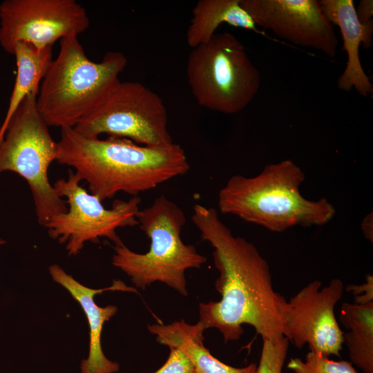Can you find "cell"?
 <instances>
[{
	"label": "cell",
	"instance_id": "obj_1",
	"mask_svg": "<svg viewBox=\"0 0 373 373\" xmlns=\"http://www.w3.org/2000/svg\"><path fill=\"white\" fill-rule=\"evenodd\" d=\"M193 209L191 219L202 240L213 248L219 272L215 287L221 296L219 301L200 304L198 323L204 330L217 328L225 343L240 338L244 324L262 339L285 337L287 301L274 289L267 260L253 243L232 233L216 209L200 204Z\"/></svg>",
	"mask_w": 373,
	"mask_h": 373
},
{
	"label": "cell",
	"instance_id": "obj_2",
	"mask_svg": "<svg viewBox=\"0 0 373 373\" xmlns=\"http://www.w3.org/2000/svg\"><path fill=\"white\" fill-rule=\"evenodd\" d=\"M55 161L73 168L101 201L119 192L137 196L190 169L179 144L151 146L117 137L89 138L73 128H61Z\"/></svg>",
	"mask_w": 373,
	"mask_h": 373
},
{
	"label": "cell",
	"instance_id": "obj_3",
	"mask_svg": "<svg viewBox=\"0 0 373 373\" xmlns=\"http://www.w3.org/2000/svg\"><path fill=\"white\" fill-rule=\"evenodd\" d=\"M305 179L291 160L268 164L254 177L234 175L219 191V210L272 232L325 225L334 217L335 207L325 198H305L300 189Z\"/></svg>",
	"mask_w": 373,
	"mask_h": 373
},
{
	"label": "cell",
	"instance_id": "obj_4",
	"mask_svg": "<svg viewBox=\"0 0 373 373\" xmlns=\"http://www.w3.org/2000/svg\"><path fill=\"white\" fill-rule=\"evenodd\" d=\"M37 96L38 109L48 126L73 128L119 80L127 64L120 52H108L100 62L86 56L77 35L59 40Z\"/></svg>",
	"mask_w": 373,
	"mask_h": 373
},
{
	"label": "cell",
	"instance_id": "obj_5",
	"mask_svg": "<svg viewBox=\"0 0 373 373\" xmlns=\"http://www.w3.org/2000/svg\"><path fill=\"white\" fill-rule=\"evenodd\" d=\"M137 218L140 229L151 240L149 250L138 254L123 242L115 245L113 265L126 274L137 288L145 289L153 283L161 282L186 296L185 271L200 268L207 258L182 240L180 233L186 223L183 211L160 195L140 210Z\"/></svg>",
	"mask_w": 373,
	"mask_h": 373
},
{
	"label": "cell",
	"instance_id": "obj_6",
	"mask_svg": "<svg viewBox=\"0 0 373 373\" xmlns=\"http://www.w3.org/2000/svg\"><path fill=\"white\" fill-rule=\"evenodd\" d=\"M191 91L197 102L209 110L234 114L254 98L260 75L244 46L233 34H215L192 48L186 62Z\"/></svg>",
	"mask_w": 373,
	"mask_h": 373
},
{
	"label": "cell",
	"instance_id": "obj_7",
	"mask_svg": "<svg viewBox=\"0 0 373 373\" xmlns=\"http://www.w3.org/2000/svg\"><path fill=\"white\" fill-rule=\"evenodd\" d=\"M37 96L28 95L8 124L0 142V174L12 171L28 182L37 221L44 226L52 216L67 212L68 207L49 181L57 142L38 109Z\"/></svg>",
	"mask_w": 373,
	"mask_h": 373
},
{
	"label": "cell",
	"instance_id": "obj_8",
	"mask_svg": "<svg viewBox=\"0 0 373 373\" xmlns=\"http://www.w3.org/2000/svg\"><path fill=\"white\" fill-rule=\"evenodd\" d=\"M167 122L166 108L157 93L139 82L119 80L73 128L86 137L105 133L159 146L173 143Z\"/></svg>",
	"mask_w": 373,
	"mask_h": 373
},
{
	"label": "cell",
	"instance_id": "obj_9",
	"mask_svg": "<svg viewBox=\"0 0 373 373\" xmlns=\"http://www.w3.org/2000/svg\"><path fill=\"white\" fill-rule=\"evenodd\" d=\"M81 181L69 170L66 179L55 182L53 186L59 196L66 198L68 211L52 216L44 226L51 238L66 243L69 256H76L86 242L97 243L102 237L118 245L122 242L116 232L118 228L138 225L141 202L138 196L128 200H115L108 209L81 186Z\"/></svg>",
	"mask_w": 373,
	"mask_h": 373
},
{
	"label": "cell",
	"instance_id": "obj_10",
	"mask_svg": "<svg viewBox=\"0 0 373 373\" xmlns=\"http://www.w3.org/2000/svg\"><path fill=\"white\" fill-rule=\"evenodd\" d=\"M86 8L75 0H4L0 3V46L12 55L17 43L52 47L62 38L85 32Z\"/></svg>",
	"mask_w": 373,
	"mask_h": 373
},
{
	"label": "cell",
	"instance_id": "obj_11",
	"mask_svg": "<svg viewBox=\"0 0 373 373\" xmlns=\"http://www.w3.org/2000/svg\"><path fill=\"white\" fill-rule=\"evenodd\" d=\"M313 280L287 301L285 314V337L301 349L307 344L309 351L329 357L339 356L344 343L343 332L334 313L345 286L338 279L321 287Z\"/></svg>",
	"mask_w": 373,
	"mask_h": 373
},
{
	"label": "cell",
	"instance_id": "obj_12",
	"mask_svg": "<svg viewBox=\"0 0 373 373\" xmlns=\"http://www.w3.org/2000/svg\"><path fill=\"white\" fill-rule=\"evenodd\" d=\"M256 25L303 47L336 55L338 41L333 25L316 0H240Z\"/></svg>",
	"mask_w": 373,
	"mask_h": 373
},
{
	"label": "cell",
	"instance_id": "obj_13",
	"mask_svg": "<svg viewBox=\"0 0 373 373\" xmlns=\"http://www.w3.org/2000/svg\"><path fill=\"white\" fill-rule=\"evenodd\" d=\"M52 280L64 287L82 307L90 329L89 354L82 361V373H113L119 369L116 362L108 359L102 349L101 335L104 324L117 312V307L110 305L99 307L94 301L95 295L106 291H122L137 293L135 288L126 285L120 280H114L113 285L103 289H93L83 285L60 266L54 264L48 267Z\"/></svg>",
	"mask_w": 373,
	"mask_h": 373
},
{
	"label": "cell",
	"instance_id": "obj_14",
	"mask_svg": "<svg viewBox=\"0 0 373 373\" xmlns=\"http://www.w3.org/2000/svg\"><path fill=\"white\" fill-rule=\"evenodd\" d=\"M319 3L327 20L339 27L343 39V50L347 56L345 69L338 80V88L345 91L354 88L358 94L367 97L372 93L373 86L362 67L359 46L361 43L365 48L372 46V20L361 23L352 0H321Z\"/></svg>",
	"mask_w": 373,
	"mask_h": 373
},
{
	"label": "cell",
	"instance_id": "obj_15",
	"mask_svg": "<svg viewBox=\"0 0 373 373\" xmlns=\"http://www.w3.org/2000/svg\"><path fill=\"white\" fill-rule=\"evenodd\" d=\"M148 330L156 336L162 345L182 351L191 360L198 373H256L257 365L234 367L214 357L203 344L204 329L197 323L189 325L183 319L171 324H153Z\"/></svg>",
	"mask_w": 373,
	"mask_h": 373
},
{
	"label": "cell",
	"instance_id": "obj_16",
	"mask_svg": "<svg viewBox=\"0 0 373 373\" xmlns=\"http://www.w3.org/2000/svg\"><path fill=\"white\" fill-rule=\"evenodd\" d=\"M260 31L240 0H200L193 9V17L186 31V42L192 48L209 41L222 23Z\"/></svg>",
	"mask_w": 373,
	"mask_h": 373
},
{
	"label": "cell",
	"instance_id": "obj_17",
	"mask_svg": "<svg viewBox=\"0 0 373 373\" xmlns=\"http://www.w3.org/2000/svg\"><path fill=\"white\" fill-rule=\"evenodd\" d=\"M12 55L17 64V75L3 121L0 126V142L8 124L25 97L37 95L39 86L52 60V47L37 48L26 42L16 44Z\"/></svg>",
	"mask_w": 373,
	"mask_h": 373
},
{
	"label": "cell",
	"instance_id": "obj_18",
	"mask_svg": "<svg viewBox=\"0 0 373 373\" xmlns=\"http://www.w3.org/2000/svg\"><path fill=\"white\" fill-rule=\"evenodd\" d=\"M339 321L350 362L363 373H373V302L366 305L343 303Z\"/></svg>",
	"mask_w": 373,
	"mask_h": 373
},
{
	"label": "cell",
	"instance_id": "obj_19",
	"mask_svg": "<svg viewBox=\"0 0 373 373\" xmlns=\"http://www.w3.org/2000/svg\"><path fill=\"white\" fill-rule=\"evenodd\" d=\"M287 367L295 373H358L347 361H332L329 357L309 351L305 361L291 358Z\"/></svg>",
	"mask_w": 373,
	"mask_h": 373
},
{
	"label": "cell",
	"instance_id": "obj_20",
	"mask_svg": "<svg viewBox=\"0 0 373 373\" xmlns=\"http://www.w3.org/2000/svg\"><path fill=\"white\" fill-rule=\"evenodd\" d=\"M289 341L285 337L262 339V347L256 373H282Z\"/></svg>",
	"mask_w": 373,
	"mask_h": 373
},
{
	"label": "cell",
	"instance_id": "obj_21",
	"mask_svg": "<svg viewBox=\"0 0 373 373\" xmlns=\"http://www.w3.org/2000/svg\"><path fill=\"white\" fill-rule=\"evenodd\" d=\"M195 367L188 356L180 350L170 347L166 363L154 373H194Z\"/></svg>",
	"mask_w": 373,
	"mask_h": 373
},
{
	"label": "cell",
	"instance_id": "obj_22",
	"mask_svg": "<svg viewBox=\"0 0 373 373\" xmlns=\"http://www.w3.org/2000/svg\"><path fill=\"white\" fill-rule=\"evenodd\" d=\"M345 289L354 295V304L366 305L373 302V276L367 274L365 283L356 285H350Z\"/></svg>",
	"mask_w": 373,
	"mask_h": 373
},
{
	"label": "cell",
	"instance_id": "obj_23",
	"mask_svg": "<svg viewBox=\"0 0 373 373\" xmlns=\"http://www.w3.org/2000/svg\"><path fill=\"white\" fill-rule=\"evenodd\" d=\"M356 12L359 21L366 23L372 21L373 15V1L372 0H361Z\"/></svg>",
	"mask_w": 373,
	"mask_h": 373
},
{
	"label": "cell",
	"instance_id": "obj_24",
	"mask_svg": "<svg viewBox=\"0 0 373 373\" xmlns=\"http://www.w3.org/2000/svg\"><path fill=\"white\" fill-rule=\"evenodd\" d=\"M372 214L367 215L362 223V230L365 236L372 242Z\"/></svg>",
	"mask_w": 373,
	"mask_h": 373
},
{
	"label": "cell",
	"instance_id": "obj_25",
	"mask_svg": "<svg viewBox=\"0 0 373 373\" xmlns=\"http://www.w3.org/2000/svg\"><path fill=\"white\" fill-rule=\"evenodd\" d=\"M6 242V240L0 238V246L4 245Z\"/></svg>",
	"mask_w": 373,
	"mask_h": 373
},
{
	"label": "cell",
	"instance_id": "obj_26",
	"mask_svg": "<svg viewBox=\"0 0 373 373\" xmlns=\"http://www.w3.org/2000/svg\"><path fill=\"white\" fill-rule=\"evenodd\" d=\"M194 373H198V372L195 370Z\"/></svg>",
	"mask_w": 373,
	"mask_h": 373
}]
</instances>
